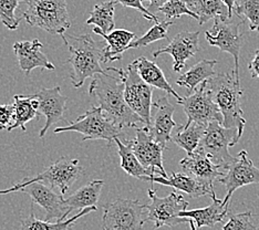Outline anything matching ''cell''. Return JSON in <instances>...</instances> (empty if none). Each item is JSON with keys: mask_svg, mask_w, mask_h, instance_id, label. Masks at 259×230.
I'll use <instances>...</instances> for the list:
<instances>
[{"mask_svg": "<svg viewBox=\"0 0 259 230\" xmlns=\"http://www.w3.org/2000/svg\"><path fill=\"white\" fill-rule=\"evenodd\" d=\"M89 94L97 100L103 114L121 128L138 126L143 120L130 108L124 98V83L122 79L107 74H96L92 78Z\"/></svg>", "mask_w": 259, "mask_h": 230, "instance_id": "cell-1", "label": "cell"}, {"mask_svg": "<svg viewBox=\"0 0 259 230\" xmlns=\"http://www.w3.org/2000/svg\"><path fill=\"white\" fill-rule=\"evenodd\" d=\"M60 37L71 53L66 63L72 66L70 79L74 87H81L88 78H93L96 74L108 73V70L101 67V63H104L103 52L107 44L105 40L96 42L90 34H72L69 35V39L64 34Z\"/></svg>", "mask_w": 259, "mask_h": 230, "instance_id": "cell-2", "label": "cell"}, {"mask_svg": "<svg viewBox=\"0 0 259 230\" xmlns=\"http://www.w3.org/2000/svg\"><path fill=\"white\" fill-rule=\"evenodd\" d=\"M209 91L214 102L219 106L223 115V125L228 128H237L239 135L244 133L246 120L241 109L243 88L240 81L227 72L217 73L207 80Z\"/></svg>", "mask_w": 259, "mask_h": 230, "instance_id": "cell-3", "label": "cell"}, {"mask_svg": "<svg viewBox=\"0 0 259 230\" xmlns=\"http://www.w3.org/2000/svg\"><path fill=\"white\" fill-rule=\"evenodd\" d=\"M28 8L21 14L28 25L62 35L71 27L67 0H25Z\"/></svg>", "mask_w": 259, "mask_h": 230, "instance_id": "cell-4", "label": "cell"}, {"mask_svg": "<svg viewBox=\"0 0 259 230\" xmlns=\"http://www.w3.org/2000/svg\"><path fill=\"white\" fill-rule=\"evenodd\" d=\"M84 169L80 165L79 159L61 157L57 162L47 168L45 172L37 176L30 177L21 180L19 184L8 188V190L0 191V195H6L14 192H19L21 188L32 184L34 181H41L52 188H56L61 195H66L74 182L83 175Z\"/></svg>", "mask_w": 259, "mask_h": 230, "instance_id": "cell-5", "label": "cell"}, {"mask_svg": "<svg viewBox=\"0 0 259 230\" xmlns=\"http://www.w3.org/2000/svg\"><path fill=\"white\" fill-rule=\"evenodd\" d=\"M240 140L237 128H228L220 122H210L204 132L203 137L197 147L198 151L210 158L214 164L222 169H226L235 161L229 154L228 149L236 145Z\"/></svg>", "mask_w": 259, "mask_h": 230, "instance_id": "cell-6", "label": "cell"}, {"mask_svg": "<svg viewBox=\"0 0 259 230\" xmlns=\"http://www.w3.org/2000/svg\"><path fill=\"white\" fill-rule=\"evenodd\" d=\"M55 134L63 132H76L83 135L82 141L102 140L107 141L110 145L114 142L115 137L123 135V128L116 126L107 116L103 114L100 106H92L84 114L79 116L74 122L69 123L68 125L57 127Z\"/></svg>", "mask_w": 259, "mask_h": 230, "instance_id": "cell-7", "label": "cell"}, {"mask_svg": "<svg viewBox=\"0 0 259 230\" xmlns=\"http://www.w3.org/2000/svg\"><path fill=\"white\" fill-rule=\"evenodd\" d=\"M111 70L119 74L124 83V98L130 108L143 120L145 126H149L152 121L153 86L141 78L134 61L125 70L115 68Z\"/></svg>", "mask_w": 259, "mask_h": 230, "instance_id": "cell-8", "label": "cell"}, {"mask_svg": "<svg viewBox=\"0 0 259 230\" xmlns=\"http://www.w3.org/2000/svg\"><path fill=\"white\" fill-rule=\"evenodd\" d=\"M145 204L137 199H116L103 206V230H142L146 222Z\"/></svg>", "mask_w": 259, "mask_h": 230, "instance_id": "cell-9", "label": "cell"}, {"mask_svg": "<svg viewBox=\"0 0 259 230\" xmlns=\"http://www.w3.org/2000/svg\"><path fill=\"white\" fill-rule=\"evenodd\" d=\"M148 194L151 203L145 205L146 222L154 223L155 229L163 226L175 227L187 221V218L180 217V212L187 210L188 207L183 195L172 192L166 197H158L154 190H149Z\"/></svg>", "mask_w": 259, "mask_h": 230, "instance_id": "cell-10", "label": "cell"}, {"mask_svg": "<svg viewBox=\"0 0 259 230\" xmlns=\"http://www.w3.org/2000/svg\"><path fill=\"white\" fill-rule=\"evenodd\" d=\"M240 23L235 22L233 18L216 17L214 26L205 32L207 42L217 47L221 51L232 55L235 60L234 74L237 80L239 78V55L243 45V33L239 32Z\"/></svg>", "mask_w": 259, "mask_h": 230, "instance_id": "cell-11", "label": "cell"}, {"mask_svg": "<svg viewBox=\"0 0 259 230\" xmlns=\"http://www.w3.org/2000/svg\"><path fill=\"white\" fill-rule=\"evenodd\" d=\"M179 104L183 106L187 115V124L194 122L207 126L210 122L215 121L223 124L222 112L211 98L207 81L199 84L190 96L182 99Z\"/></svg>", "mask_w": 259, "mask_h": 230, "instance_id": "cell-12", "label": "cell"}, {"mask_svg": "<svg viewBox=\"0 0 259 230\" xmlns=\"http://www.w3.org/2000/svg\"><path fill=\"white\" fill-rule=\"evenodd\" d=\"M134 128L135 139L123 142L133 151L140 163L151 173V176L167 177L163 165V151H165V147L153 140L144 127L135 126Z\"/></svg>", "mask_w": 259, "mask_h": 230, "instance_id": "cell-13", "label": "cell"}, {"mask_svg": "<svg viewBox=\"0 0 259 230\" xmlns=\"http://www.w3.org/2000/svg\"><path fill=\"white\" fill-rule=\"evenodd\" d=\"M221 184L226 187V197L224 198V204L229 206L233 194L238 188L250 184H259V168L249 159L247 151L239 152L235 157L233 164L227 168V172L219 178Z\"/></svg>", "mask_w": 259, "mask_h": 230, "instance_id": "cell-14", "label": "cell"}, {"mask_svg": "<svg viewBox=\"0 0 259 230\" xmlns=\"http://www.w3.org/2000/svg\"><path fill=\"white\" fill-rule=\"evenodd\" d=\"M26 193L31 197L32 203L39 205L46 211L45 220L50 221L57 219L63 221L70 214V209L64 202L63 195H59L51 190L50 187L41 181H34L32 184L21 188L19 191Z\"/></svg>", "mask_w": 259, "mask_h": 230, "instance_id": "cell-15", "label": "cell"}, {"mask_svg": "<svg viewBox=\"0 0 259 230\" xmlns=\"http://www.w3.org/2000/svg\"><path fill=\"white\" fill-rule=\"evenodd\" d=\"M153 106L155 108V115L144 129L153 140L166 149L168 142H172L173 129L178 127V123L173 120L175 106L169 102L167 93L153 103Z\"/></svg>", "mask_w": 259, "mask_h": 230, "instance_id": "cell-16", "label": "cell"}, {"mask_svg": "<svg viewBox=\"0 0 259 230\" xmlns=\"http://www.w3.org/2000/svg\"><path fill=\"white\" fill-rule=\"evenodd\" d=\"M199 51V31H182L174 37L164 48L153 52V57L157 58L163 53L173 57V70L181 72L188 59L194 57Z\"/></svg>", "mask_w": 259, "mask_h": 230, "instance_id": "cell-17", "label": "cell"}, {"mask_svg": "<svg viewBox=\"0 0 259 230\" xmlns=\"http://www.w3.org/2000/svg\"><path fill=\"white\" fill-rule=\"evenodd\" d=\"M39 100V114L46 116V124L41 128L39 136L44 139L47 131L56 124L57 122L64 121V112L67 110L66 103L68 98L62 96L60 86L52 88H42L38 93L34 94Z\"/></svg>", "mask_w": 259, "mask_h": 230, "instance_id": "cell-18", "label": "cell"}, {"mask_svg": "<svg viewBox=\"0 0 259 230\" xmlns=\"http://www.w3.org/2000/svg\"><path fill=\"white\" fill-rule=\"evenodd\" d=\"M142 180H148L157 182L164 186L173 187L182 193L187 194L192 198L209 196L210 198L216 197L215 190L213 186L204 184L203 181L198 180L196 177L184 173H172L169 177L162 176H144Z\"/></svg>", "mask_w": 259, "mask_h": 230, "instance_id": "cell-19", "label": "cell"}, {"mask_svg": "<svg viewBox=\"0 0 259 230\" xmlns=\"http://www.w3.org/2000/svg\"><path fill=\"white\" fill-rule=\"evenodd\" d=\"M14 51L18 59L19 67L26 75L36 68L55 71L56 67L42 52V43L38 39L32 41H18L14 44Z\"/></svg>", "mask_w": 259, "mask_h": 230, "instance_id": "cell-20", "label": "cell"}, {"mask_svg": "<svg viewBox=\"0 0 259 230\" xmlns=\"http://www.w3.org/2000/svg\"><path fill=\"white\" fill-rule=\"evenodd\" d=\"M186 173L196 177L198 180L203 181L204 184L214 187L215 179L220 178L224 174L219 165L214 164L210 158L206 156L203 152L197 149L192 154L187 155L180 162Z\"/></svg>", "mask_w": 259, "mask_h": 230, "instance_id": "cell-21", "label": "cell"}, {"mask_svg": "<svg viewBox=\"0 0 259 230\" xmlns=\"http://www.w3.org/2000/svg\"><path fill=\"white\" fill-rule=\"evenodd\" d=\"M93 32L102 35L105 42H107L103 52L104 63L121 60L122 55L126 51L127 45L135 39L134 32L124 30V29H117V30H113L110 33H104L98 27H94Z\"/></svg>", "mask_w": 259, "mask_h": 230, "instance_id": "cell-22", "label": "cell"}, {"mask_svg": "<svg viewBox=\"0 0 259 230\" xmlns=\"http://www.w3.org/2000/svg\"><path fill=\"white\" fill-rule=\"evenodd\" d=\"M213 203L205 208L184 210L180 212V217L193 219L197 228L214 227L216 223L223 222L224 218L228 214V207L224 204V200L214 197L211 198Z\"/></svg>", "mask_w": 259, "mask_h": 230, "instance_id": "cell-23", "label": "cell"}, {"mask_svg": "<svg viewBox=\"0 0 259 230\" xmlns=\"http://www.w3.org/2000/svg\"><path fill=\"white\" fill-rule=\"evenodd\" d=\"M134 63L135 66H137L140 76L146 82V83L152 85L153 87L165 91L169 96H173L178 100V103L182 101L183 98H181L178 92H175L172 85L168 83L165 75L163 73V71L155 62L150 61L149 59H146L145 57H140L137 60H134Z\"/></svg>", "mask_w": 259, "mask_h": 230, "instance_id": "cell-24", "label": "cell"}, {"mask_svg": "<svg viewBox=\"0 0 259 230\" xmlns=\"http://www.w3.org/2000/svg\"><path fill=\"white\" fill-rule=\"evenodd\" d=\"M13 105L15 121L8 132L14 131L17 127H20L23 132H26V124L39 117V100L34 94H28V96L18 94L14 97Z\"/></svg>", "mask_w": 259, "mask_h": 230, "instance_id": "cell-25", "label": "cell"}, {"mask_svg": "<svg viewBox=\"0 0 259 230\" xmlns=\"http://www.w3.org/2000/svg\"><path fill=\"white\" fill-rule=\"evenodd\" d=\"M103 185L104 180L102 179L92 180L88 185L81 187L80 190L73 193L71 196L64 199V202H66L70 209V212H72L73 210L76 209L82 210L84 208L97 206Z\"/></svg>", "mask_w": 259, "mask_h": 230, "instance_id": "cell-26", "label": "cell"}, {"mask_svg": "<svg viewBox=\"0 0 259 230\" xmlns=\"http://www.w3.org/2000/svg\"><path fill=\"white\" fill-rule=\"evenodd\" d=\"M216 64L217 60H202L197 62L195 66H193L176 80V84L186 87L190 94L193 93L199 84L216 74L214 71Z\"/></svg>", "mask_w": 259, "mask_h": 230, "instance_id": "cell-27", "label": "cell"}, {"mask_svg": "<svg viewBox=\"0 0 259 230\" xmlns=\"http://www.w3.org/2000/svg\"><path fill=\"white\" fill-rule=\"evenodd\" d=\"M97 210V206L94 207L84 208L79 211V214L74 215L73 217L70 218L68 220H57L56 222H50L47 220H40L36 218L33 214V204L31 205V214L29 215L25 219L21 220V229L20 230H69L71 229L76 220H79L81 217H83L90 212Z\"/></svg>", "mask_w": 259, "mask_h": 230, "instance_id": "cell-28", "label": "cell"}, {"mask_svg": "<svg viewBox=\"0 0 259 230\" xmlns=\"http://www.w3.org/2000/svg\"><path fill=\"white\" fill-rule=\"evenodd\" d=\"M205 129V125L194 122L191 124L186 123L185 125H178V129L172 134V142L190 155L198 147Z\"/></svg>", "mask_w": 259, "mask_h": 230, "instance_id": "cell-29", "label": "cell"}, {"mask_svg": "<svg viewBox=\"0 0 259 230\" xmlns=\"http://www.w3.org/2000/svg\"><path fill=\"white\" fill-rule=\"evenodd\" d=\"M115 5L116 3L112 2V0H107L103 4L96 5L85 23L98 27L104 33H110L111 31H113L115 27Z\"/></svg>", "mask_w": 259, "mask_h": 230, "instance_id": "cell-30", "label": "cell"}, {"mask_svg": "<svg viewBox=\"0 0 259 230\" xmlns=\"http://www.w3.org/2000/svg\"><path fill=\"white\" fill-rule=\"evenodd\" d=\"M114 142L117 145V153H119L121 158V168L127 175L135 177L138 179H142V177L144 176H151V173L148 169L144 168L143 165L140 163L137 155L134 154L133 151L130 149L124 142L120 140V137H115Z\"/></svg>", "mask_w": 259, "mask_h": 230, "instance_id": "cell-31", "label": "cell"}, {"mask_svg": "<svg viewBox=\"0 0 259 230\" xmlns=\"http://www.w3.org/2000/svg\"><path fill=\"white\" fill-rule=\"evenodd\" d=\"M192 10L197 14L201 26L216 17L229 18L227 6L222 0H194Z\"/></svg>", "mask_w": 259, "mask_h": 230, "instance_id": "cell-32", "label": "cell"}, {"mask_svg": "<svg viewBox=\"0 0 259 230\" xmlns=\"http://www.w3.org/2000/svg\"><path fill=\"white\" fill-rule=\"evenodd\" d=\"M173 25V21L169 20H163L161 22H155V25L153 26L150 30L143 34L142 37L139 39L133 40L131 43L127 45L126 51L130 49H137V48H142V47H146L155 41L167 39L168 35V29Z\"/></svg>", "mask_w": 259, "mask_h": 230, "instance_id": "cell-33", "label": "cell"}, {"mask_svg": "<svg viewBox=\"0 0 259 230\" xmlns=\"http://www.w3.org/2000/svg\"><path fill=\"white\" fill-rule=\"evenodd\" d=\"M234 13L248 22L250 31L259 32V0H236Z\"/></svg>", "mask_w": 259, "mask_h": 230, "instance_id": "cell-34", "label": "cell"}, {"mask_svg": "<svg viewBox=\"0 0 259 230\" xmlns=\"http://www.w3.org/2000/svg\"><path fill=\"white\" fill-rule=\"evenodd\" d=\"M25 0H0V20L9 30H16L22 18H16L15 11Z\"/></svg>", "mask_w": 259, "mask_h": 230, "instance_id": "cell-35", "label": "cell"}, {"mask_svg": "<svg viewBox=\"0 0 259 230\" xmlns=\"http://www.w3.org/2000/svg\"><path fill=\"white\" fill-rule=\"evenodd\" d=\"M160 11L165 16L166 20L173 19V18H180L184 15H187L194 18V19L198 20L197 14L194 13L183 0H170V2L162 6L160 8Z\"/></svg>", "mask_w": 259, "mask_h": 230, "instance_id": "cell-36", "label": "cell"}, {"mask_svg": "<svg viewBox=\"0 0 259 230\" xmlns=\"http://www.w3.org/2000/svg\"><path fill=\"white\" fill-rule=\"evenodd\" d=\"M252 212L245 211L240 214H231L223 230H255L256 226L252 220Z\"/></svg>", "mask_w": 259, "mask_h": 230, "instance_id": "cell-37", "label": "cell"}, {"mask_svg": "<svg viewBox=\"0 0 259 230\" xmlns=\"http://www.w3.org/2000/svg\"><path fill=\"white\" fill-rule=\"evenodd\" d=\"M112 2H115L116 4H120L122 6H124V7H128V8L138 10L144 16L145 19L158 22L156 16L152 15L149 11V9L144 7L143 4H142L143 3L142 0H112Z\"/></svg>", "mask_w": 259, "mask_h": 230, "instance_id": "cell-38", "label": "cell"}, {"mask_svg": "<svg viewBox=\"0 0 259 230\" xmlns=\"http://www.w3.org/2000/svg\"><path fill=\"white\" fill-rule=\"evenodd\" d=\"M15 121L14 105L3 104L0 105V131L2 129H8L11 127Z\"/></svg>", "mask_w": 259, "mask_h": 230, "instance_id": "cell-39", "label": "cell"}, {"mask_svg": "<svg viewBox=\"0 0 259 230\" xmlns=\"http://www.w3.org/2000/svg\"><path fill=\"white\" fill-rule=\"evenodd\" d=\"M142 2H149L150 3V6L148 7V9L152 15L155 16V14L160 11V8L162 7V6L165 5L168 2H170V0H142ZM183 2H185L188 5V7H190L191 9L193 8L194 0H183Z\"/></svg>", "mask_w": 259, "mask_h": 230, "instance_id": "cell-40", "label": "cell"}, {"mask_svg": "<svg viewBox=\"0 0 259 230\" xmlns=\"http://www.w3.org/2000/svg\"><path fill=\"white\" fill-rule=\"evenodd\" d=\"M248 69L251 73L252 78L259 79V49H257L254 53L251 60L248 63Z\"/></svg>", "mask_w": 259, "mask_h": 230, "instance_id": "cell-41", "label": "cell"}, {"mask_svg": "<svg viewBox=\"0 0 259 230\" xmlns=\"http://www.w3.org/2000/svg\"><path fill=\"white\" fill-rule=\"evenodd\" d=\"M222 2L227 6L228 13H229V18H233L234 9H235V3H236V0H222Z\"/></svg>", "mask_w": 259, "mask_h": 230, "instance_id": "cell-42", "label": "cell"}, {"mask_svg": "<svg viewBox=\"0 0 259 230\" xmlns=\"http://www.w3.org/2000/svg\"><path fill=\"white\" fill-rule=\"evenodd\" d=\"M188 222H190L191 230H197V227H196L195 222H194V220H193V219H188Z\"/></svg>", "mask_w": 259, "mask_h": 230, "instance_id": "cell-43", "label": "cell"}]
</instances>
